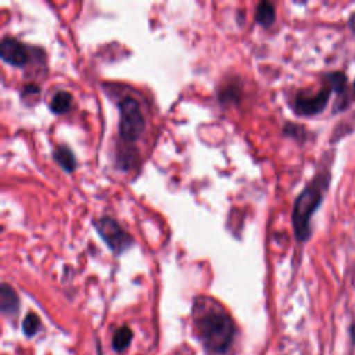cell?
Instances as JSON below:
<instances>
[{
	"label": "cell",
	"instance_id": "cell-10",
	"mask_svg": "<svg viewBox=\"0 0 355 355\" xmlns=\"http://www.w3.org/2000/svg\"><path fill=\"white\" fill-rule=\"evenodd\" d=\"M276 19L275 6L269 1H259L255 8V22L261 26H270Z\"/></svg>",
	"mask_w": 355,
	"mask_h": 355
},
{
	"label": "cell",
	"instance_id": "cell-14",
	"mask_svg": "<svg viewBox=\"0 0 355 355\" xmlns=\"http://www.w3.org/2000/svg\"><path fill=\"white\" fill-rule=\"evenodd\" d=\"M348 26H349V29L355 33V11L349 15V18H348Z\"/></svg>",
	"mask_w": 355,
	"mask_h": 355
},
{
	"label": "cell",
	"instance_id": "cell-3",
	"mask_svg": "<svg viewBox=\"0 0 355 355\" xmlns=\"http://www.w3.org/2000/svg\"><path fill=\"white\" fill-rule=\"evenodd\" d=\"M119 122H118V133L119 137L125 143H133L136 141L144 128V115L141 112L140 104L133 97H125L119 101Z\"/></svg>",
	"mask_w": 355,
	"mask_h": 355
},
{
	"label": "cell",
	"instance_id": "cell-11",
	"mask_svg": "<svg viewBox=\"0 0 355 355\" xmlns=\"http://www.w3.org/2000/svg\"><path fill=\"white\" fill-rule=\"evenodd\" d=\"M132 337H133V333L132 330L128 327V326H122L119 327L115 333H114V337H112V348L118 352L123 351L125 348L129 347L130 341H132Z\"/></svg>",
	"mask_w": 355,
	"mask_h": 355
},
{
	"label": "cell",
	"instance_id": "cell-12",
	"mask_svg": "<svg viewBox=\"0 0 355 355\" xmlns=\"http://www.w3.org/2000/svg\"><path fill=\"white\" fill-rule=\"evenodd\" d=\"M40 329V319L36 313L33 312H29L25 318H24V322H22V330L25 333V336L28 337H32L35 336Z\"/></svg>",
	"mask_w": 355,
	"mask_h": 355
},
{
	"label": "cell",
	"instance_id": "cell-2",
	"mask_svg": "<svg viewBox=\"0 0 355 355\" xmlns=\"http://www.w3.org/2000/svg\"><path fill=\"white\" fill-rule=\"evenodd\" d=\"M330 176V168L319 171L294 201L291 222L295 239L300 243L306 241L311 236V219L324 198Z\"/></svg>",
	"mask_w": 355,
	"mask_h": 355
},
{
	"label": "cell",
	"instance_id": "cell-5",
	"mask_svg": "<svg viewBox=\"0 0 355 355\" xmlns=\"http://www.w3.org/2000/svg\"><path fill=\"white\" fill-rule=\"evenodd\" d=\"M323 86L316 93H309L306 90H300L293 101V110L297 115L301 116H312L320 114L334 92L333 86L323 78Z\"/></svg>",
	"mask_w": 355,
	"mask_h": 355
},
{
	"label": "cell",
	"instance_id": "cell-8",
	"mask_svg": "<svg viewBox=\"0 0 355 355\" xmlns=\"http://www.w3.org/2000/svg\"><path fill=\"white\" fill-rule=\"evenodd\" d=\"M53 158L60 165V168L68 173L76 169V158L68 146H64V144L57 146L53 151Z\"/></svg>",
	"mask_w": 355,
	"mask_h": 355
},
{
	"label": "cell",
	"instance_id": "cell-15",
	"mask_svg": "<svg viewBox=\"0 0 355 355\" xmlns=\"http://www.w3.org/2000/svg\"><path fill=\"white\" fill-rule=\"evenodd\" d=\"M354 93H355V80H354Z\"/></svg>",
	"mask_w": 355,
	"mask_h": 355
},
{
	"label": "cell",
	"instance_id": "cell-6",
	"mask_svg": "<svg viewBox=\"0 0 355 355\" xmlns=\"http://www.w3.org/2000/svg\"><path fill=\"white\" fill-rule=\"evenodd\" d=\"M0 54L4 62L14 67H24L29 61L28 47L11 36H7L1 40Z\"/></svg>",
	"mask_w": 355,
	"mask_h": 355
},
{
	"label": "cell",
	"instance_id": "cell-7",
	"mask_svg": "<svg viewBox=\"0 0 355 355\" xmlns=\"http://www.w3.org/2000/svg\"><path fill=\"white\" fill-rule=\"evenodd\" d=\"M19 308V300L14 288L3 283L0 287V309L4 315H15Z\"/></svg>",
	"mask_w": 355,
	"mask_h": 355
},
{
	"label": "cell",
	"instance_id": "cell-4",
	"mask_svg": "<svg viewBox=\"0 0 355 355\" xmlns=\"http://www.w3.org/2000/svg\"><path fill=\"white\" fill-rule=\"evenodd\" d=\"M94 227L107 247L116 255L133 245V237L112 218L101 216L94 222Z\"/></svg>",
	"mask_w": 355,
	"mask_h": 355
},
{
	"label": "cell",
	"instance_id": "cell-9",
	"mask_svg": "<svg viewBox=\"0 0 355 355\" xmlns=\"http://www.w3.org/2000/svg\"><path fill=\"white\" fill-rule=\"evenodd\" d=\"M72 94L67 90H58L53 94L51 100H50V110L57 114V115H61V114H65L71 110L72 107Z\"/></svg>",
	"mask_w": 355,
	"mask_h": 355
},
{
	"label": "cell",
	"instance_id": "cell-13",
	"mask_svg": "<svg viewBox=\"0 0 355 355\" xmlns=\"http://www.w3.org/2000/svg\"><path fill=\"white\" fill-rule=\"evenodd\" d=\"M40 94V87L36 83H26L22 86L21 90V97L26 101V100H32L35 97H37Z\"/></svg>",
	"mask_w": 355,
	"mask_h": 355
},
{
	"label": "cell",
	"instance_id": "cell-1",
	"mask_svg": "<svg viewBox=\"0 0 355 355\" xmlns=\"http://www.w3.org/2000/svg\"><path fill=\"white\" fill-rule=\"evenodd\" d=\"M194 329L202 345L222 354L229 349L234 338V323L229 313L212 298L200 297L194 302Z\"/></svg>",
	"mask_w": 355,
	"mask_h": 355
}]
</instances>
